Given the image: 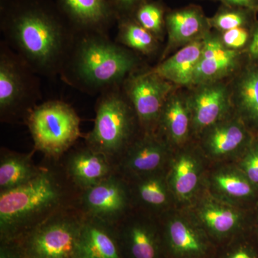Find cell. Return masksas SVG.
I'll list each match as a JSON object with an SVG mask.
<instances>
[{
  "mask_svg": "<svg viewBox=\"0 0 258 258\" xmlns=\"http://www.w3.org/2000/svg\"><path fill=\"white\" fill-rule=\"evenodd\" d=\"M3 41L39 76L54 79L76 32L57 8L45 0H1Z\"/></svg>",
  "mask_w": 258,
  "mask_h": 258,
  "instance_id": "6da1fadb",
  "label": "cell"
},
{
  "mask_svg": "<svg viewBox=\"0 0 258 258\" xmlns=\"http://www.w3.org/2000/svg\"><path fill=\"white\" fill-rule=\"evenodd\" d=\"M45 159L33 179L0 192L1 243L15 242L56 212L79 203L81 191L71 182L61 159Z\"/></svg>",
  "mask_w": 258,
  "mask_h": 258,
  "instance_id": "7a4b0ae2",
  "label": "cell"
},
{
  "mask_svg": "<svg viewBox=\"0 0 258 258\" xmlns=\"http://www.w3.org/2000/svg\"><path fill=\"white\" fill-rule=\"evenodd\" d=\"M140 62L135 52L111 40L109 35L76 32L59 76L68 86L98 96L121 86L139 71Z\"/></svg>",
  "mask_w": 258,
  "mask_h": 258,
  "instance_id": "3957f363",
  "label": "cell"
},
{
  "mask_svg": "<svg viewBox=\"0 0 258 258\" xmlns=\"http://www.w3.org/2000/svg\"><path fill=\"white\" fill-rule=\"evenodd\" d=\"M95 113L93 128L84 136V142L104 156L115 169L120 158L136 140L134 135L138 118L121 86L98 96Z\"/></svg>",
  "mask_w": 258,
  "mask_h": 258,
  "instance_id": "277c9868",
  "label": "cell"
},
{
  "mask_svg": "<svg viewBox=\"0 0 258 258\" xmlns=\"http://www.w3.org/2000/svg\"><path fill=\"white\" fill-rule=\"evenodd\" d=\"M39 76L3 40L0 41V119L25 123L42 99Z\"/></svg>",
  "mask_w": 258,
  "mask_h": 258,
  "instance_id": "5b68a950",
  "label": "cell"
},
{
  "mask_svg": "<svg viewBox=\"0 0 258 258\" xmlns=\"http://www.w3.org/2000/svg\"><path fill=\"white\" fill-rule=\"evenodd\" d=\"M28 125L35 151L60 160L83 137L81 118L69 103L60 100L40 103L28 115Z\"/></svg>",
  "mask_w": 258,
  "mask_h": 258,
  "instance_id": "8992f818",
  "label": "cell"
},
{
  "mask_svg": "<svg viewBox=\"0 0 258 258\" xmlns=\"http://www.w3.org/2000/svg\"><path fill=\"white\" fill-rule=\"evenodd\" d=\"M84 217L79 202L56 212L13 243L22 258H74Z\"/></svg>",
  "mask_w": 258,
  "mask_h": 258,
  "instance_id": "52a82bcc",
  "label": "cell"
},
{
  "mask_svg": "<svg viewBox=\"0 0 258 258\" xmlns=\"http://www.w3.org/2000/svg\"><path fill=\"white\" fill-rule=\"evenodd\" d=\"M171 84L150 69L134 73L121 85L145 134H152L150 131L159 122L163 107L171 94Z\"/></svg>",
  "mask_w": 258,
  "mask_h": 258,
  "instance_id": "ba28073f",
  "label": "cell"
},
{
  "mask_svg": "<svg viewBox=\"0 0 258 258\" xmlns=\"http://www.w3.org/2000/svg\"><path fill=\"white\" fill-rule=\"evenodd\" d=\"M127 189L125 178L115 170L101 182L81 191L80 208L86 216L115 226L126 215Z\"/></svg>",
  "mask_w": 258,
  "mask_h": 258,
  "instance_id": "9c48e42d",
  "label": "cell"
},
{
  "mask_svg": "<svg viewBox=\"0 0 258 258\" xmlns=\"http://www.w3.org/2000/svg\"><path fill=\"white\" fill-rule=\"evenodd\" d=\"M61 161L71 182L81 191L101 182L115 171L114 166L104 156L93 151L85 142L76 144Z\"/></svg>",
  "mask_w": 258,
  "mask_h": 258,
  "instance_id": "30bf717a",
  "label": "cell"
},
{
  "mask_svg": "<svg viewBox=\"0 0 258 258\" xmlns=\"http://www.w3.org/2000/svg\"><path fill=\"white\" fill-rule=\"evenodd\" d=\"M56 5L76 32L108 35L117 22L108 0H57Z\"/></svg>",
  "mask_w": 258,
  "mask_h": 258,
  "instance_id": "8fae6325",
  "label": "cell"
},
{
  "mask_svg": "<svg viewBox=\"0 0 258 258\" xmlns=\"http://www.w3.org/2000/svg\"><path fill=\"white\" fill-rule=\"evenodd\" d=\"M74 258H125L115 226L85 215Z\"/></svg>",
  "mask_w": 258,
  "mask_h": 258,
  "instance_id": "7c38bea8",
  "label": "cell"
},
{
  "mask_svg": "<svg viewBox=\"0 0 258 258\" xmlns=\"http://www.w3.org/2000/svg\"><path fill=\"white\" fill-rule=\"evenodd\" d=\"M166 147L154 134H144L134 141L123 154L115 170L122 176H143L155 174L162 166Z\"/></svg>",
  "mask_w": 258,
  "mask_h": 258,
  "instance_id": "4fadbf2b",
  "label": "cell"
},
{
  "mask_svg": "<svg viewBox=\"0 0 258 258\" xmlns=\"http://www.w3.org/2000/svg\"><path fill=\"white\" fill-rule=\"evenodd\" d=\"M199 86L188 104L195 126L204 128L215 124L223 116L230 104V96L225 85L216 81Z\"/></svg>",
  "mask_w": 258,
  "mask_h": 258,
  "instance_id": "5bb4252c",
  "label": "cell"
},
{
  "mask_svg": "<svg viewBox=\"0 0 258 258\" xmlns=\"http://www.w3.org/2000/svg\"><path fill=\"white\" fill-rule=\"evenodd\" d=\"M239 58L237 50L227 48L223 42L215 37H205L193 84L215 82L235 70Z\"/></svg>",
  "mask_w": 258,
  "mask_h": 258,
  "instance_id": "9a60e30c",
  "label": "cell"
},
{
  "mask_svg": "<svg viewBox=\"0 0 258 258\" xmlns=\"http://www.w3.org/2000/svg\"><path fill=\"white\" fill-rule=\"evenodd\" d=\"M115 228L125 258H159L160 245L153 227L142 222L121 220Z\"/></svg>",
  "mask_w": 258,
  "mask_h": 258,
  "instance_id": "2e32d148",
  "label": "cell"
},
{
  "mask_svg": "<svg viewBox=\"0 0 258 258\" xmlns=\"http://www.w3.org/2000/svg\"><path fill=\"white\" fill-rule=\"evenodd\" d=\"M204 47L203 40H195L176 52L171 57L161 60L152 69L154 73L174 84L186 86L193 84L195 71Z\"/></svg>",
  "mask_w": 258,
  "mask_h": 258,
  "instance_id": "e0dca14e",
  "label": "cell"
},
{
  "mask_svg": "<svg viewBox=\"0 0 258 258\" xmlns=\"http://www.w3.org/2000/svg\"><path fill=\"white\" fill-rule=\"evenodd\" d=\"M33 152L23 154L2 148L0 157V192L15 189L38 174L40 165L32 161Z\"/></svg>",
  "mask_w": 258,
  "mask_h": 258,
  "instance_id": "ac0fdd59",
  "label": "cell"
},
{
  "mask_svg": "<svg viewBox=\"0 0 258 258\" xmlns=\"http://www.w3.org/2000/svg\"><path fill=\"white\" fill-rule=\"evenodd\" d=\"M233 98L242 116L258 127V60H252L241 73Z\"/></svg>",
  "mask_w": 258,
  "mask_h": 258,
  "instance_id": "d6986e66",
  "label": "cell"
},
{
  "mask_svg": "<svg viewBox=\"0 0 258 258\" xmlns=\"http://www.w3.org/2000/svg\"><path fill=\"white\" fill-rule=\"evenodd\" d=\"M166 239L169 249L178 257H200L208 250L203 237L182 220H173L169 222Z\"/></svg>",
  "mask_w": 258,
  "mask_h": 258,
  "instance_id": "ffe728a7",
  "label": "cell"
},
{
  "mask_svg": "<svg viewBox=\"0 0 258 258\" xmlns=\"http://www.w3.org/2000/svg\"><path fill=\"white\" fill-rule=\"evenodd\" d=\"M169 42L168 50L172 47L195 41L203 32V16L196 10L176 12L166 18Z\"/></svg>",
  "mask_w": 258,
  "mask_h": 258,
  "instance_id": "44dd1931",
  "label": "cell"
},
{
  "mask_svg": "<svg viewBox=\"0 0 258 258\" xmlns=\"http://www.w3.org/2000/svg\"><path fill=\"white\" fill-rule=\"evenodd\" d=\"M190 115L188 101L177 95L170 94L163 107L159 122L169 138L179 143L187 137Z\"/></svg>",
  "mask_w": 258,
  "mask_h": 258,
  "instance_id": "7402d4cb",
  "label": "cell"
},
{
  "mask_svg": "<svg viewBox=\"0 0 258 258\" xmlns=\"http://www.w3.org/2000/svg\"><path fill=\"white\" fill-rule=\"evenodd\" d=\"M117 23L118 32L114 40L117 43L145 55H152L157 50V37L135 20L120 17Z\"/></svg>",
  "mask_w": 258,
  "mask_h": 258,
  "instance_id": "603a6c76",
  "label": "cell"
},
{
  "mask_svg": "<svg viewBox=\"0 0 258 258\" xmlns=\"http://www.w3.org/2000/svg\"><path fill=\"white\" fill-rule=\"evenodd\" d=\"M245 139L243 126L236 122H230L212 129L208 136V145L215 155H225L238 149Z\"/></svg>",
  "mask_w": 258,
  "mask_h": 258,
  "instance_id": "cb8c5ba5",
  "label": "cell"
},
{
  "mask_svg": "<svg viewBox=\"0 0 258 258\" xmlns=\"http://www.w3.org/2000/svg\"><path fill=\"white\" fill-rule=\"evenodd\" d=\"M198 181V169L195 161L188 156L180 157L173 168V189L181 198H187L196 188Z\"/></svg>",
  "mask_w": 258,
  "mask_h": 258,
  "instance_id": "d4e9b609",
  "label": "cell"
},
{
  "mask_svg": "<svg viewBox=\"0 0 258 258\" xmlns=\"http://www.w3.org/2000/svg\"><path fill=\"white\" fill-rule=\"evenodd\" d=\"M201 217L209 230L220 237L233 232L238 223L237 214L230 209L222 207H206L202 212Z\"/></svg>",
  "mask_w": 258,
  "mask_h": 258,
  "instance_id": "484cf974",
  "label": "cell"
},
{
  "mask_svg": "<svg viewBox=\"0 0 258 258\" xmlns=\"http://www.w3.org/2000/svg\"><path fill=\"white\" fill-rule=\"evenodd\" d=\"M137 195L142 203L151 208H159L167 201V193L161 178L155 174L139 176Z\"/></svg>",
  "mask_w": 258,
  "mask_h": 258,
  "instance_id": "4316f807",
  "label": "cell"
},
{
  "mask_svg": "<svg viewBox=\"0 0 258 258\" xmlns=\"http://www.w3.org/2000/svg\"><path fill=\"white\" fill-rule=\"evenodd\" d=\"M134 20L157 38L160 36L162 32L163 12L159 5L152 3H144L136 10Z\"/></svg>",
  "mask_w": 258,
  "mask_h": 258,
  "instance_id": "83f0119b",
  "label": "cell"
},
{
  "mask_svg": "<svg viewBox=\"0 0 258 258\" xmlns=\"http://www.w3.org/2000/svg\"><path fill=\"white\" fill-rule=\"evenodd\" d=\"M215 179L220 189L230 196L244 198L249 196L252 192V187L248 181L235 174H220Z\"/></svg>",
  "mask_w": 258,
  "mask_h": 258,
  "instance_id": "f1b7e54d",
  "label": "cell"
},
{
  "mask_svg": "<svg viewBox=\"0 0 258 258\" xmlns=\"http://www.w3.org/2000/svg\"><path fill=\"white\" fill-rule=\"evenodd\" d=\"M212 23L216 28L225 32L243 26L246 23V18L242 13L227 12L217 15Z\"/></svg>",
  "mask_w": 258,
  "mask_h": 258,
  "instance_id": "f546056e",
  "label": "cell"
},
{
  "mask_svg": "<svg viewBox=\"0 0 258 258\" xmlns=\"http://www.w3.org/2000/svg\"><path fill=\"white\" fill-rule=\"evenodd\" d=\"M249 32L243 27L227 30L222 36V42L227 48L237 50L244 47L249 41Z\"/></svg>",
  "mask_w": 258,
  "mask_h": 258,
  "instance_id": "4dcf8cb0",
  "label": "cell"
},
{
  "mask_svg": "<svg viewBox=\"0 0 258 258\" xmlns=\"http://www.w3.org/2000/svg\"><path fill=\"white\" fill-rule=\"evenodd\" d=\"M108 2L114 10L118 19L120 17H128V14L147 3V0H108Z\"/></svg>",
  "mask_w": 258,
  "mask_h": 258,
  "instance_id": "1f68e13d",
  "label": "cell"
},
{
  "mask_svg": "<svg viewBox=\"0 0 258 258\" xmlns=\"http://www.w3.org/2000/svg\"><path fill=\"white\" fill-rule=\"evenodd\" d=\"M243 167L249 179L258 184V146L247 154L244 159Z\"/></svg>",
  "mask_w": 258,
  "mask_h": 258,
  "instance_id": "d6a6232c",
  "label": "cell"
},
{
  "mask_svg": "<svg viewBox=\"0 0 258 258\" xmlns=\"http://www.w3.org/2000/svg\"><path fill=\"white\" fill-rule=\"evenodd\" d=\"M0 258H22L16 245L13 242L1 243Z\"/></svg>",
  "mask_w": 258,
  "mask_h": 258,
  "instance_id": "836d02e7",
  "label": "cell"
},
{
  "mask_svg": "<svg viewBox=\"0 0 258 258\" xmlns=\"http://www.w3.org/2000/svg\"><path fill=\"white\" fill-rule=\"evenodd\" d=\"M248 53L251 60H258V23L251 35L248 46Z\"/></svg>",
  "mask_w": 258,
  "mask_h": 258,
  "instance_id": "e575fe53",
  "label": "cell"
},
{
  "mask_svg": "<svg viewBox=\"0 0 258 258\" xmlns=\"http://www.w3.org/2000/svg\"><path fill=\"white\" fill-rule=\"evenodd\" d=\"M225 258H254L252 253L243 247H240L231 251Z\"/></svg>",
  "mask_w": 258,
  "mask_h": 258,
  "instance_id": "d590c367",
  "label": "cell"
},
{
  "mask_svg": "<svg viewBox=\"0 0 258 258\" xmlns=\"http://www.w3.org/2000/svg\"><path fill=\"white\" fill-rule=\"evenodd\" d=\"M222 1L237 5V6L249 8V9H253L258 5V0H222Z\"/></svg>",
  "mask_w": 258,
  "mask_h": 258,
  "instance_id": "8d00e7d4",
  "label": "cell"
}]
</instances>
